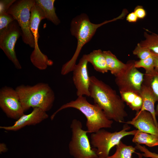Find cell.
Listing matches in <instances>:
<instances>
[{
    "instance_id": "cell-12",
    "label": "cell",
    "mask_w": 158,
    "mask_h": 158,
    "mask_svg": "<svg viewBox=\"0 0 158 158\" xmlns=\"http://www.w3.org/2000/svg\"><path fill=\"white\" fill-rule=\"evenodd\" d=\"M88 61L85 54L83 55L78 63L75 66L73 72V80L77 89L78 97L85 95L90 97V76L87 69Z\"/></svg>"
},
{
    "instance_id": "cell-3",
    "label": "cell",
    "mask_w": 158,
    "mask_h": 158,
    "mask_svg": "<svg viewBox=\"0 0 158 158\" xmlns=\"http://www.w3.org/2000/svg\"><path fill=\"white\" fill-rule=\"evenodd\" d=\"M15 90L24 111L31 107H38L47 112L53 106L55 94L47 83H40L33 86L22 85Z\"/></svg>"
},
{
    "instance_id": "cell-6",
    "label": "cell",
    "mask_w": 158,
    "mask_h": 158,
    "mask_svg": "<svg viewBox=\"0 0 158 158\" xmlns=\"http://www.w3.org/2000/svg\"><path fill=\"white\" fill-rule=\"evenodd\" d=\"M82 124L75 119L72 121L70 127L71 138L68 144L70 154L74 158H93L97 157L95 149L92 148L87 134L83 129Z\"/></svg>"
},
{
    "instance_id": "cell-16",
    "label": "cell",
    "mask_w": 158,
    "mask_h": 158,
    "mask_svg": "<svg viewBox=\"0 0 158 158\" xmlns=\"http://www.w3.org/2000/svg\"><path fill=\"white\" fill-rule=\"evenodd\" d=\"M85 56L88 62L96 71L103 73L108 71L105 57L101 49L94 50Z\"/></svg>"
},
{
    "instance_id": "cell-11",
    "label": "cell",
    "mask_w": 158,
    "mask_h": 158,
    "mask_svg": "<svg viewBox=\"0 0 158 158\" xmlns=\"http://www.w3.org/2000/svg\"><path fill=\"white\" fill-rule=\"evenodd\" d=\"M0 107L9 118L18 120L25 112L15 89L5 86L0 90Z\"/></svg>"
},
{
    "instance_id": "cell-15",
    "label": "cell",
    "mask_w": 158,
    "mask_h": 158,
    "mask_svg": "<svg viewBox=\"0 0 158 158\" xmlns=\"http://www.w3.org/2000/svg\"><path fill=\"white\" fill-rule=\"evenodd\" d=\"M140 95L143 100V105L140 111H146L152 114L155 123L158 127V122L156 117L155 104L158 98L150 85L143 81L141 86Z\"/></svg>"
},
{
    "instance_id": "cell-32",
    "label": "cell",
    "mask_w": 158,
    "mask_h": 158,
    "mask_svg": "<svg viewBox=\"0 0 158 158\" xmlns=\"http://www.w3.org/2000/svg\"><path fill=\"white\" fill-rule=\"evenodd\" d=\"M8 150V148L5 144L4 143H1L0 144V152L2 153L5 152Z\"/></svg>"
},
{
    "instance_id": "cell-9",
    "label": "cell",
    "mask_w": 158,
    "mask_h": 158,
    "mask_svg": "<svg viewBox=\"0 0 158 158\" xmlns=\"http://www.w3.org/2000/svg\"><path fill=\"white\" fill-rule=\"evenodd\" d=\"M22 35L21 29L16 20L0 30V48L18 69L22 68L15 50L16 42Z\"/></svg>"
},
{
    "instance_id": "cell-22",
    "label": "cell",
    "mask_w": 158,
    "mask_h": 158,
    "mask_svg": "<svg viewBox=\"0 0 158 158\" xmlns=\"http://www.w3.org/2000/svg\"><path fill=\"white\" fill-rule=\"evenodd\" d=\"M136 149L131 145H128L121 141L116 146L114 154L106 158H131L132 154L135 153Z\"/></svg>"
},
{
    "instance_id": "cell-30",
    "label": "cell",
    "mask_w": 158,
    "mask_h": 158,
    "mask_svg": "<svg viewBox=\"0 0 158 158\" xmlns=\"http://www.w3.org/2000/svg\"><path fill=\"white\" fill-rule=\"evenodd\" d=\"M138 18L134 12L129 13L126 17V20L129 22H136Z\"/></svg>"
},
{
    "instance_id": "cell-29",
    "label": "cell",
    "mask_w": 158,
    "mask_h": 158,
    "mask_svg": "<svg viewBox=\"0 0 158 158\" xmlns=\"http://www.w3.org/2000/svg\"><path fill=\"white\" fill-rule=\"evenodd\" d=\"M134 12L135 14L138 18L143 19L146 16V12L142 6H137L134 10Z\"/></svg>"
},
{
    "instance_id": "cell-10",
    "label": "cell",
    "mask_w": 158,
    "mask_h": 158,
    "mask_svg": "<svg viewBox=\"0 0 158 158\" xmlns=\"http://www.w3.org/2000/svg\"><path fill=\"white\" fill-rule=\"evenodd\" d=\"M144 74L134 66V62L127 63L126 67L115 75V82L120 91H132L140 94Z\"/></svg>"
},
{
    "instance_id": "cell-25",
    "label": "cell",
    "mask_w": 158,
    "mask_h": 158,
    "mask_svg": "<svg viewBox=\"0 0 158 158\" xmlns=\"http://www.w3.org/2000/svg\"><path fill=\"white\" fill-rule=\"evenodd\" d=\"M133 54L136 55L140 60L145 59L154 54L148 49L141 46L139 43L133 51Z\"/></svg>"
},
{
    "instance_id": "cell-20",
    "label": "cell",
    "mask_w": 158,
    "mask_h": 158,
    "mask_svg": "<svg viewBox=\"0 0 158 158\" xmlns=\"http://www.w3.org/2000/svg\"><path fill=\"white\" fill-rule=\"evenodd\" d=\"M132 142L136 144H145L150 147L158 146V137L138 130L134 135Z\"/></svg>"
},
{
    "instance_id": "cell-17",
    "label": "cell",
    "mask_w": 158,
    "mask_h": 158,
    "mask_svg": "<svg viewBox=\"0 0 158 158\" xmlns=\"http://www.w3.org/2000/svg\"><path fill=\"white\" fill-rule=\"evenodd\" d=\"M55 1V0H35V2L42 11L45 19L55 25H58L61 21L55 12L54 6Z\"/></svg>"
},
{
    "instance_id": "cell-31",
    "label": "cell",
    "mask_w": 158,
    "mask_h": 158,
    "mask_svg": "<svg viewBox=\"0 0 158 158\" xmlns=\"http://www.w3.org/2000/svg\"><path fill=\"white\" fill-rule=\"evenodd\" d=\"M154 69L158 72V55L154 54Z\"/></svg>"
},
{
    "instance_id": "cell-1",
    "label": "cell",
    "mask_w": 158,
    "mask_h": 158,
    "mask_svg": "<svg viewBox=\"0 0 158 158\" xmlns=\"http://www.w3.org/2000/svg\"><path fill=\"white\" fill-rule=\"evenodd\" d=\"M90 97L103 111L107 118L124 123L128 116L124 102L109 85L94 76H90Z\"/></svg>"
},
{
    "instance_id": "cell-24",
    "label": "cell",
    "mask_w": 158,
    "mask_h": 158,
    "mask_svg": "<svg viewBox=\"0 0 158 158\" xmlns=\"http://www.w3.org/2000/svg\"><path fill=\"white\" fill-rule=\"evenodd\" d=\"M134 66L137 68H144L145 71V74L152 73L155 70L154 54L145 59L134 61Z\"/></svg>"
},
{
    "instance_id": "cell-26",
    "label": "cell",
    "mask_w": 158,
    "mask_h": 158,
    "mask_svg": "<svg viewBox=\"0 0 158 158\" xmlns=\"http://www.w3.org/2000/svg\"><path fill=\"white\" fill-rule=\"evenodd\" d=\"M15 20L13 16L7 13L0 14V30L6 28Z\"/></svg>"
},
{
    "instance_id": "cell-7",
    "label": "cell",
    "mask_w": 158,
    "mask_h": 158,
    "mask_svg": "<svg viewBox=\"0 0 158 158\" xmlns=\"http://www.w3.org/2000/svg\"><path fill=\"white\" fill-rule=\"evenodd\" d=\"M35 3V0H16L7 12L18 22L22 31L23 41L34 49L35 42L30 30V10Z\"/></svg>"
},
{
    "instance_id": "cell-2",
    "label": "cell",
    "mask_w": 158,
    "mask_h": 158,
    "mask_svg": "<svg viewBox=\"0 0 158 158\" xmlns=\"http://www.w3.org/2000/svg\"><path fill=\"white\" fill-rule=\"evenodd\" d=\"M117 20H118V18L116 17L96 24L91 22L88 16L85 13H82L74 18L71 22L70 30L71 35L77 39V46L71 59L63 65L61 70V74L65 75L72 71L82 47L91 40L99 28Z\"/></svg>"
},
{
    "instance_id": "cell-14",
    "label": "cell",
    "mask_w": 158,
    "mask_h": 158,
    "mask_svg": "<svg viewBox=\"0 0 158 158\" xmlns=\"http://www.w3.org/2000/svg\"><path fill=\"white\" fill-rule=\"evenodd\" d=\"M124 123L131 125L139 130L158 137V127L155 124L152 114L148 111L140 110L136 112L131 120Z\"/></svg>"
},
{
    "instance_id": "cell-21",
    "label": "cell",
    "mask_w": 158,
    "mask_h": 158,
    "mask_svg": "<svg viewBox=\"0 0 158 158\" xmlns=\"http://www.w3.org/2000/svg\"><path fill=\"white\" fill-rule=\"evenodd\" d=\"M145 40L139 43L142 47L148 49L154 54L158 55V34L154 33H144Z\"/></svg>"
},
{
    "instance_id": "cell-18",
    "label": "cell",
    "mask_w": 158,
    "mask_h": 158,
    "mask_svg": "<svg viewBox=\"0 0 158 158\" xmlns=\"http://www.w3.org/2000/svg\"><path fill=\"white\" fill-rule=\"evenodd\" d=\"M121 97L133 110L140 111L143 105V100L140 94L132 91H120Z\"/></svg>"
},
{
    "instance_id": "cell-13",
    "label": "cell",
    "mask_w": 158,
    "mask_h": 158,
    "mask_svg": "<svg viewBox=\"0 0 158 158\" xmlns=\"http://www.w3.org/2000/svg\"><path fill=\"white\" fill-rule=\"evenodd\" d=\"M32 111L27 114H23L14 124L9 126H1V129L7 131H16L27 126L35 125L47 119L49 115L41 109L33 108Z\"/></svg>"
},
{
    "instance_id": "cell-19",
    "label": "cell",
    "mask_w": 158,
    "mask_h": 158,
    "mask_svg": "<svg viewBox=\"0 0 158 158\" xmlns=\"http://www.w3.org/2000/svg\"><path fill=\"white\" fill-rule=\"evenodd\" d=\"M105 57L108 71L114 76L117 75L126 66L127 63H124L120 61L110 51H103Z\"/></svg>"
},
{
    "instance_id": "cell-8",
    "label": "cell",
    "mask_w": 158,
    "mask_h": 158,
    "mask_svg": "<svg viewBox=\"0 0 158 158\" xmlns=\"http://www.w3.org/2000/svg\"><path fill=\"white\" fill-rule=\"evenodd\" d=\"M30 13V28L34 38L35 47L30 55V59L36 68L40 70H44L48 66L53 64V61L41 51L38 44L39 26L41 20L45 18L42 11L35 2L31 9Z\"/></svg>"
},
{
    "instance_id": "cell-28",
    "label": "cell",
    "mask_w": 158,
    "mask_h": 158,
    "mask_svg": "<svg viewBox=\"0 0 158 158\" xmlns=\"http://www.w3.org/2000/svg\"><path fill=\"white\" fill-rule=\"evenodd\" d=\"M16 0H0V14L7 13L9 9Z\"/></svg>"
},
{
    "instance_id": "cell-27",
    "label": "cell",
    "mask_w": 158,
    "mask_h": 158,
    "mask_svg": "<svg viewBox=\"0 0 158 158\" xmlns=\"http://www.w3.org/2000/svg\"><path fill=\"white\" fill-rule=\"evenodd\" d=\"M136 144L135 147L136 149L143 152L142 154L143 157L150 158H158V154L151 152L144 146H142L139 144Z\"/></svg>"
},
{
    "instance_id": "cell-5",
    "label": "cell",
    "mask_w": 158,
    "mask_h": 158,
    "mask_svg": "<svg viewBox=\"0 0 158 158\" xmlns=\"http://www.w3.org/2000/svg\"><path fill=\"white\" fill-rule=\"evenodd\" d=\"M130 128L126 124L122 129L118 131L111 132L103 128L92 133L90 143L95 148L97 156L103 158L108 157L111 149L117 145L123 138L126 136L134 135L137 130L129 131Z\"/></svg>"
},
{
    "instance_id": "cell-23",
    "label": "cell",
    "mask_w": 158,
    "mask_h": 158,
    "mask_svg": "<svg viewBox=\"0 0 158 158\" xmlns=\"http://www.w3.org/2000/svg\"><path fill=\"white\" fill-rule=\"evenodd\" d=\"M144 80L150 86L158 98V72L155 70L150 74H145ZM156 115L158 116V103L155 109Z\"/></svg>"
},
{
    "instance_id": "cell-33",
    "label": "cell",
    "mask_w": 158,
    "mask_h": 158,
    "mask_svg": "<svg viewBox=\"0 0 158 158\" xmlns=\"http://www.w3.org/2000/svg\"><path fill=\"white\" fill-rule=\"evenodd\" d=\"M102 158V157H99L97 156V157H94V158Z\"/></svg>"
},
{
    "instance_id": "cell-4",
    "label": "cell",
    "mask_w": 158,
    "mask_h": 158,
    "mask_svg": "<svg viewBox=\"0 0 158 158\" xmlns=\"http://www.w3.org/2000/svg\"><path fill=\"white\" fill-rule=\"evenodd\" d=\"M70 108L78 110L85 116L87 119L86 126L88 133H95L101 129L112 127L113 121L107 118L97 105L90 103L83 96L78 97L75 100L61 106L51 115V119L52 120L61 111Z\"/></svg>"
}]
</instances>
